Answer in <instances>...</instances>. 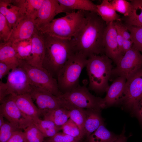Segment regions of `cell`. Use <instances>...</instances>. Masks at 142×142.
<instances>
[{
  "label": "cell",
  "mask_w": 142,
  "mask_h": 142,
  "mask_svg": "<svg viewBox=\"0 0 142 142\" xmlns=\"http://www.w3.org/2000/svg\"><path fill=\"white\" fill-rule=\"evenodd\" d=\"M85 14L83 23L69 40L73 52L87 58L93 54H104L103 39L107 25L97 13L85 11Z\"/></svg>",
  "instance_id": "obj_1"
},
{
  "label": "cell",
  "mask_w": 142,
  "mask_h": 142,
  "mask_svg": "<svg viewBox=\"0 0 142 142\" xmlns=\"http://www.w3.org/2000/svg\"><path fill=\"white\" fill-rule=\"evenodd\" d=\"M43 34L44 54L42 67L57 80L60 71L73 53L69 40Z\"/></svg>",
  "instance_id": "obj_2"
},
{
  "label": "cell",
  "mask_w": 142,
  "mask_h": 142,
  "mask_svg": "<svg viewBox=\"0 0 142 142\" xmlns=\"http://www.w3.org/2000/svg\"><path fill=\"white\" fill-rule=\"evenodd\" d=\"M113 61L105 54L92 55L88 58L86 70L89 89L98 93L106 92L109 87Z\"/></svg>",
  "instance_id": "obj_3"
},
{
  "label": "cell",
  "mask_w": 142,
  "mask_h": 142,
  "mask_svg": "<svg viewBox=\"0 0 142 142\" xmlns=\"http://www.w3.org/2000/svg\"><path fill=\"white\" fill-rule=\"evenodd\" d=\"M85 11H78L66 13L65 16L54 19L43 27L37 29L43 33L70 40L83 23Z\"/></svg>",
  "instance_id": "obj_4"
},
{
  "label": "cell",
  "mask_w": 142,
  "mask_h": 142,
  "mask_svg": "<svg viewBox=\"0 0 142 142\" xmlns=\"http://www.w3.org/2000/svg\"><path fill=\"white\" fill-rule=\"evenodd\" d=\"M88 58L78 53H73L60 71L57 80L59 89L62 94L74 89L79 85L82 70L86 66Z\"/></svg>",
  "instance_id": "obj_5"
},
{
  "label": "cell",
  "mask_w": 142,
  "mask_h": 142,
  "mask_svg": "<svg viewBox=\"0 0 142 142\" xmlns=\"http://www.w3.org/2000/svg\"><path fill=\"white\" fill-rule=\"evenodd\" d=\"M86 82L79 85L60 96L74 107L82 109H101L106 107L104 98L92 94L87 87Z\"/></svg>",
  "instance_id": "obj_6"
},
{
  "label": "cell",
  "mask_w": 142,
  "mask_h": 142,
  "mask_svg": "<svg viewBox=\"0 0 142 142\" xmlns=\"http://www.w3.org/2000/svg\"><path fill=\"white\" fill-rule=\"evenodd\" d=\"M19 66L26 72L33 88L46 90L57 97L62 94L59 89L57 80L45 69L33 66L22 60Z\"/></svg>",
  "instance_id": "obj_7"
},
{
  "label": "cell",
  "mask_w": 142,
  "mask_h": 142,
  "mask_svg": "<svg viewBox=\"0 0 142 142\" xmlns=\"http://www.w3.org/2000/svg\"><path fill=\"white\" fill-rule=\"evenodd\" d=\"M113 69L111 75L122 77L127 80L142 68V54L132 47L127 51Z\"/></svg>",
  "instance_id": "obj_8"
},
{
  "label": "cell",
  "mask_w": 142,
  "mask_h": 142,
  "mask_svg": "<svg viewBox=\"0 0 142 142\" xmlns=\"http://www.w3.org/2000/svg\"><path fill=\"white\" fill-rule=\"evenodd\" d=\"M34 100L41 115L58 108L64 107L71 110L74 107L60 96H56L46 90L33 88L30 94Z\"/></svg>",
  "instance_id": "obj_9"
},
{
  "label": "cell",
  "mask_w": 142,
  "mask_h": 142,
  "mask_svg": "<svg viewBox=\"0 0 142 142\" xmlns=\"http://www.w3.org/2000/svg\"><path fill=\"white\" fill-rule=\"evenodd\" d=\"M6 84L8 95L30 94L33 88L26 72L19 66L8 74Z\"/></svg>",
  "instance_id": "obj_10"
},
{
  "label": "cell",
  "mask_w": 142,
  "mask_h": 142,
  "mask_svg": "<svg viewBox=\"0 0 142 142\" xmlns=\"http://www.w3.org/2000/svg\"><path fill=\"white\" fill-rule=\"evenodd\" d=\"M142 96V68L126 80L124 97L121 104L132 113Z\"/></svg>",
  "instance_id": "obj_11"
},
{
  "label": "cell",
  "mask_w": 142,
  "mask_h": 142,
  "mask_svg": "<svg viewBox=\"0 0 142 142\" xmlns=\"http://www.w3.org/2000/svg\"><path fill=\"white\" fill-rule=\"evenodd\" d=\"M0 104V113L8 121L21 130H24L33 123L21 113L11 94L6 97Z\"/></svg>",
  "instance_id": "obj_12"
},
{
  "label": "cell",
  "mask_w": 142,
  "mask_h": 142,
  "mask_svg": "<svg viewBox=\"0 0 142 142\" xmlns=\"http://www.w3.org/2000/svg\"><path fill=\"white\" fill-rule=\"evenodd\" d=\"M104 54L116 64L123 55L119 48L116 37V31L113 22L108 24L103 39Z\"/></svg>",
  "instance_id": "obj_13"
},
{
  "label": "cell",
  "mask_w": 142,
  "mask_h": 142,
  "mask_svg": "<svg viewBox=\"0 0 142 142\" xmlns=\"http://www.w3.org/2000/svg\"><path fill=\"white\" fill-rule=\"evenodd\" d=\"M62 12L58 0H44L34 20L37 29L43 27L52 21L56 15Z\"/></svg>",
  "instance_id": "obj_14"
},
{
  "label": "cell",
  "mask_w": 142,
  "mask_h": 142,
  "mask_svg": "<svg viewBox=\"0 0 142 142\" xmlns=\"http://www.w3.org/2000/svg\"><path fill=\"white\" fill-rule=\"evenodd\" d=\"M34 20L26 17L21 18L13 29L8 42L13 43L19 40L31 39L37 29Z\"/></svg>",
  "instance_id": "obj_15"
},
{
  "label": "cell",
  "mask_w": 142,
  "mask_h": 142,
  "mask_svg": "<svg viewBox=\"0 0 142 142\" xmlns=\"http://www.w3.org/2000/svg\"><path fill=\"white\" fill-rule=\"evenodd\" d=\"M126 79L122 77H116L106 92L104 98L106 107L121 104L124 94Z\"/></svg>",
  "instance_id": "obj_16"
},
{
  "label": "cell",
  "mask_w": 142,
  "mask_h": 142,
  "mask_svg": "<svg viewBox=\"0 0 142 142\" xmlns=\"http://www.w3.org/2000/svg\"><path fill=\"white\" fill-rule=\"evenodd\" d=\"M32 55L28 64L34 67L43 68L42 62L44 54L43 35L37 29L31 38Z\"/></svg>",
  "instance_id": "obj_17"
},
{
  "label": "cell",
  "mask_w": 142,
  "mask_h": 142,
  "mask_svg": "<svg viewBox=\"0 0 142 142\" xmlns=\"http://www.w3.org/2000/svg\"><path fill=\"white\" fill-rule=\"evenodd\" d=\"M12 95L20 111L26 117L32 121L41 115L39 110L34 104L30 94Z\"/></svg>",
  "instance_id": "obj_18"
},
{
  "label": "cell",
  "mask_w": 142,
  "mask_h": 142,
  "mask_svg": "<svg viewBox=\"0 0 142 142\" xmlns=\"http://www.w3.org/2000/svg\"><path fill=\"white\" fill-rule=\"evenodd\" d=\"M63 12L66 13L75 10L97 13V5L89 0H58Z\"/></svg>",
  "instance_id": "obj_19"
},
{
  "label": "cell",
  "mask_w": 142,
  "mask_h": 142,
  "mask_svg": "<svg viewBox=\"0 0 142 142\" xmlns=\"http://www.w3.org/2000/svg\"><path fill=\"white\" fill-rule=\"evenodd\" d=\"M0 13L5 17L12 30L20 19L23 18L19 8L13 0H0Z\"/></svg>",
  "instance_id": "obj_20"
},
{
  "label": "cell",
  "mask_w": 142,
  "mask_h": 142,
  "mask_svg": "<svg viewBox=\"0 0 142 142\" xmlns=\"http://www.w3.org/2000/svg\"><path fill=\"white\" fill-rule=\"evenodd\" d=\"M86 118L84 124L85 136L87 138L101 125L104 124L101 109H85Z\"/></svg>",
  "instance_id": "obj_21"
},
{
  "label": "cell",
  "mask_w": 142,
  "mask_h": 142,
  "mask_svg": "<svg viewBox=\"0 0 142 142\" xmlns=\"http://www.w3.org/2000/svg\"><path fill=\"white\" fill-rule=\"evenodd\" d=\"M44 0H16L13 1L19 8L22 17H26L34 20Z\"/></svg>",
  "instance_id": "obj_22"
},
{
  "label": "cell",
  "mask_w": 142,
  "mask_h": 142,
  "mask_svg": "<svg viewBox=\"0 0 142 142\" xmlns=\"http://www.w3.org/2000/svg\"><path fill=\"white\" fill-rule=\"evenodd\" d=\"M21 61L17 57L12 43H0V62L9 65L13 69L19 66Z\"/></svg>",
  "instance_id": "obj_23"
},
{
  "label": "cell",
  "mask_w": 142,
  "mask_h": 142,
  "mask_svg": "<svg viewBox=\"0 0 142 142\" xmlns=\"http://www.w3.org/2000/svg\"><path fill=\"white\" fill-rule=\"evenodd\" d=\"M97 13L107 25L111 22L121 21L120 16L112 8L110 2L103 0L100 4L97 5Z\"/></svg>",
  "instance_id": "obj_24"
},
{
  "label": "cell",
  "mask_w": 142,
  "mask_h": 142,
  "mask_svg": "<svg viewBox=\"0 0 142 142\" xmlns=\"http://www.w3.org/2000/svg\"><path fill=\"white\" fill-rule=\"evenodd\" d=\"M130 1L132 6L131 13L128 17H123L121 20L125 24L142 27V0Z\"/></svg>",
  "instance_id": "obj_25"
},
{
  "label": "cell",
  "mask_w": 142,
  "mask_h": 142,
  "mask_svg": "<svg viewBox=\"0 0 142 142\" xmlns=\"http://www.w3.org/2000/svg\"><path fill=\"white\" fill-rule=\"evenodd\" d=\"M119 135L109 130L104 124L87 138V142H114L118 138Z\"/></svg>",
  "instance_id": "obj_26"
},
{
  "label": "cell",
  "mask_w": 142,
  "mask_h": 142,
  "mask_svg": "<svg viewBox=\"0 0 142 142\" xmlns=\"http://www.w3.org/2000/svg\"><path fill=\"white\" fill-rule=\"evenodd\" d=\"M70 111V110L62 107L49 111L42 115L44 119L52 121L57 126H61L69 118Z\"/></svg>",
  "instance_id": "obj_27"
},
{
  "label": "cell",
  "mask_w": 142,
  "mask_h": 142,
  "mask_svg": "<svg viewBox=\"0 0 142 142\" xmlns=\"http://www.w3.org/2000/svg\"><path fill=\"white\" fill-rule=\"evenodd\" d=\"M31 38L12 43L16 56L19 60L28 62L30 59L32 55Z\"/></svg>",
  "instance_id": "obj_28"
},
{
  "label": "cell",
  "mask_w": 142,
  "mask_h": 142,
  "mask_svg": "<svg viewBox=\"0 0 142 142\" xmlns=\"http://www.w3.org/2000/svg\"><path fill=\"white\" fill-rule=\"evenodd\" d=\"M32 121L44 137H52L61 130V126H57L53 122L49 120H42L38 118L33 119Z\"/></svg>",
  "instance_id": "obj_29"
},
{
  "label": "cell",
  "mask_w": 142,
  "mask_h": 142,
  "mask_svg": "<svg viewBox=\"0 0 142 142\" xmlns=\"http://www.w3.org/2000/svg\"><path fill=\"white\" fill-rule=\"evenodd\" d=\"M69 118L77 126L82 135L85 136L84 127L86 118L85 109L73 108L70 110Z\"/></svg>",
  "instance_id": "obj_30"
},
{
  "label": "cell",
  "mask_w": 142,
  "mask_h": 142,
  "mask_svg": "<svg viewBox=\"0 0 142 142\" xmlns=\"http://www.w3.org/2000/svg\"><path fill=\"white\" fill-rule=\"evenodd\" d=\"M24 130L26 142H44V136L33 123Z\"/></svg>",
  "instance_id": "obj_31"
},
{
  "label": "cell",
  "mask_w": 142,
  "mask_h": 142,
  "mask_svg": "<svg viewBox=\"0 0 142 142\" xmlns=\"http://www.w3.org/2000/svg\"><path fill=\"white\" fill-rule=\"evenodd\" d=\"M125 24L132 37V47L142 53V27Z\"/></svg>",
  "instance_id": "obj_32"
},
{
  "label": "cell",
  "mask_w": 142,
  "mask_h": 142,
  "mask_svg": "<svg viewBox=\"0 0 142 142\" xmlns=\"http://www.w3.org/2000/svg\"><path fill=\"white\" fill-rule=\"evenodd\" d=\"M110 2L113 8L122 14L123 17H128L131 14L132 6L130 2L125 0H113Z\"/></svg>",
  "instance_id": "obj_33"
},
{
  "label": "cell",
  "mask_w": 142,
  "mask_h": 142,
  "mask_svg": "<svg viewBox=\"0 0 142 142\" xmlns=\"http://www.w3.org/2000/svg\"><path fill=\"white\" fill-rule=\"evenodd\" d=\"M63 132L80 141L84 137L76 124L70 119L61 126Z\"/></svg>",
  "instance_id": "obj_34"
},
{
  "label": "cell",
  "mask_w": 142,
  "mask_h": 142,
  "mask_svg": "<svg viewBox=\"0 0 142 142\" xmlns=\"http://www.w3.org/2000/svg\"><path fill=\"white\" fill-rule=\"evenodd\" d=\"M22 130L9 121L0 127V142H6L16 131Z\"/></svg>",
  "instance_id": "obj_35"
},
{
  "label": "cell",
  "mask_w": 142,
  "mask_h": 142,
  "mask_svg": "<svg viewBox=\"0 0 142 142\" xmlns=\"http://www.w3.org/2000/svg\"><path fill=\"white\" fill-rule=\"evenodd\" d=\"M12 30L5 17L0 13V43L8 41Z\"/></svg>",
  "instance_id": "obj_36"
},
{
  "label": "cell",
  "mask_w": 142,
  "mask_h": 142,
  "mask_svg": "<svg viewBox=\"0 0 142 142\" xmlns=\"http://www.w3.org/2000/svg\"><path fill=\"white\" fill-rule=\"evenodd\" d=\"M81 141L63 132H58L52 137L44 139V142H81Z\"/></svg>",
  "instance_id": "obj_37"
},
{
  "label": "cell",
  "mask_w": 142,
  "mask_h": 142,
  "mask_svg": "<svg viewBox=\"0 0 142 142\" xmlns=\"http://www.w3.org/2000/svg\"><path fill=\"white\" fill-rule=\"evenodd\" d=\"M113 22L115 27L118 28L120 32L124 39L133 40L131 34L128 31L125 25L121 21H116Z\"/></svg>",
  "instance_id": "obj_38"
},
{
  "label": "cell",
  "mask_w": 142,
  "mask_h": 142,
  "mask_svg": "<svg viewBox=\"0 0 142 142\" xmlns=\"http://www.w3.org/2000/svg\"><path fill=\"white\" fill-rule=\"evenodd\" d=\"M6 142H26L24 132L22 130L15 132Z\"/></svg>",
  "instance_id": "obj_39"
},
{
  "label": "cell",
  "mask_w": 142,
  "mask_h": 142,
  "mask_svg": "<svg viewBox=\"0 0 142 142\" xmlns=\"http://www.w3.org/2000/svg\"><path fill=\"white\" fill-rule=\"evenodd\" d=\"M132 114L136 116L142 126V96L135 105Z\"/></svg>",
  "instance_id": "obj_40"
},
{
  "label": "cell",
  "mask_w": 142,
  "mask_h": 142,
  "mask_svg": "<svg viewBox=\"0 0 142 142\" xmlns=\"http://www.w3.org/2000/svg\"><path fill=\"white\" fill-rule=\"evenodd\" d=\"M12 67L9 65L3 62H0V79L2 80L4 76L8 74Z\"/></svg>",
  "instance_id": "obj_41"
},
{
  "label": "cell",
  "mask_w": 142,
  "mask_h": 142,
  "mask_svg": "<svg viewBox=\"0 0 142 142\" xmlns=\"http://www.w3.org/2000/svg\"><path fill=\"white\" fill-rule=\"evenodd\" d=\"M7 87L6 83H3L2 80L0 81V102L7 96Z\"/></svg>",
  "instance_id": "obj_42"
},
{
  "label": "cell",
  "mask_w": 142,
  "mask_h": 142,
  "mask_svg": "<svg viewBox=\"0 0 142 142\" xmlns=\"http://www.w3.org/2000/svg\"><path fill=\"white\" fill-rule=\"evenodd\" d=\"M133 43L132 40L124 39L122 44V53L123 55L132 47Z\"/></svg>",
  "instance_id": "obj_43"
},
{
  "label": "cell",
  "mask_w": 142,
  "mask_h": 142,
  "mask_svg": "<svg viewBox=\"0 0 142 142\" xmlns=\"http://www.w3.org/2000/svg\"><path fill=\"white\" fill-rule=\"evenodd\" d=\"M116 28V31L117 39L119 48L121 53L124 55L122 53V44L124 39L119 30Z\"/></svg>",
  "instance_id": "obj_44"
},
{
  "label": "cell",
  "mask_w": 142,
  "mask_h": 142,
  "mask_svg": "<svg viewBox=\"0 0 142 142\" xmlns=\"http://www.w3.org/2000/svg\"><path fill=\"white\" fill-rule=\"evenodd\" d=\"M125 130L124 127L118 138L114 142H127L128 137L125 136Z\"/></svg>",
  "instance_id": "obj_45"
},
{
  "label": "cell",
  "mask_w": 142,
  "mask_h": 142,
  "mask_svg": "<svg viewBox=\"0 0 142 142\" xmlns=\"http://www.w3.org/2000/svg\"><path fill=\"white\" fill-rule=\"evenodd\" d=\"M4 118L3 115L0 113V127L4 124L5 122Z\"/></svg>",
  "instance_id": "obj_46"
}]
</instances>
